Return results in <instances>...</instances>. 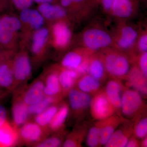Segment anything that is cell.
Listing matches in <instances>:
<instances>
[{
    "label": "cell",
    "mask_w": 147,
    "mask_h": 147,
    "mask_svg": "<svg viewBox=\"0 0 147 147\" xmlns=\"http://www.w3.org/2000/svg\"><path fill=\"white\" fill-rule=\"evenodd\" d=\"M106 72L116 78L128 76L130 71V63L125 54L116 50H107L101 55Z\"/></svg>",
    "instance_id": "cell-1"
},
{
    "label": "cell",
    "mask_w": 147,
    "mask_h": 147,
    "mask_svg": "<svg viewBox=\"0 0 147 147\" xmlns=\"http://www.w3.org/2000/svg\"><path fill=\"white\" fill-rule=\"evenodd\" d=\"M82 41L87 50L95 51L106 48L113 42L112 37L102 29L93 28L84 32Z\"/></svg>",
    "instance_id": "cell-2"
},
{
    "label": "cell",
    "mask_w": 147,
    "mask_h": 147,
    "mask_svg": "<svg viewBox=\"0 0 147 147\" xmlns=\"http://www.w3.org/2000/svg\"><path fill=\"white\" fill-rule=\"evenodd\" d=\"M90 109L93 118L97 121L102 120L114 115L116 112V108L104 91L98 93L92 98Z\"/></svg>",
    "instance_id": "cell-3"
},
{
    "label": "cell",
    "mask_w": 147,
    "mask_h": 147,
    "mask_svg": "<svg viewBox=\"0 0 147 147\" xmlns=\"http://www.w3.org/2000/svg\"><path fill=\"white\" fill-rule=\"evenodd\" d=\"M18 130L19 139L26 145L34 146L45 139L48 132L47 129L29 121Z\"/></svg>",
    "instance_id": "cell-4"
},
{
    "label": "cell",
    "mask_w": 147,
    "mask_h": 147,
    "mask_svg": "<svg viewBox=\"0 0 147 147\" xmlns=\"http://www.w3.org/2000/svg\"><path fill=\"white\" fill-rule=\"evenodd\" d=\"M142 98L136 90H127L121 96V109L124 115L131 117L139 112L143 105Z\"/></svg>",
    "instance_id": "cell-5"
},
{
    "label": "cell",
    "mask_w": 147,
    "mask_h": 147,
    "mask_svg": "<svg viewBox=\"0 0 147 147\" xmlns=\"http://www.w3.org/2000/svg\"><path fill=\"white\" fill-rule=\"evenodd\" d=\"M15 88L30 78L32 74V66L28 56L26 53L18 55L12 62Z\"/></svg>",
    "instance_id": "cell-6"
},
{
    "label": "cell",
    "mask_w": 147,
    "mask_h": 147,
    "mask_svg": "<svg viewBox=\"0 0 147 147\" xmlns=\"http://www.w3.org/2000/svg\"><path fill=\"white\" fill-rule=\"evenodd\" d=\"M21 27V21L16 17L9 16L3 17L0 22V43L5 45L10 43Z\"/></svg>",
    "instance_id": "cell-7"
},
{
    "label": "cell",
    "mask_w": 147,
    "mask_h": 147,
    "mask_svg": "<svg viewBox=\"0 0 147 147\" xmlns=\"http://www.w3.org/2000/svg\"><path fill=\"white\" fill-rule=\"evenodd\" d=\"M67 94L69 105L75 113H80L90 106L92 98L88 94L73 88Z\"/></svg>",
    "instance_id": "cell-8"
},
{
    "label": "cell",
    "mask_w": 147,
    "mask_h": 147,
    "mask_svg": "<svg viewBox=\"0 0 147 147\" xmlns=\"http://www.w3.org/2000/svg\"><path fill=\"white\" fill-rule=\"evenodd\" d=\"M43 81L37 80L28 88L21 98L27 105L30 106L38 103L45 96Z\"/></svg>",
    "instance_id": "cell-9"
},
{
    "label": "cell",
    "mask_w": 147,
    "mask_h": 147,
    "mask_svg": "<svg viewBox=\"0 0 147 147\" xmlns=\"http://www.w3.org/2000/svg\"><path fill=\"white\" fill-rule=\"evenodd\" d=\"M13 125L16 128L21 127L28 120L30 115L28 105L23 101L21 96L14 100L12 107Z\"/></svg>",
    "instance_id": "cell-10"
},
{
    "label": "cell",
    "mask_w": 147,
    "mask_h": 147,
    "mask_svg": "<svg viewBox=\"0 0 147 147\" xmlns=\"http://www.w3.org/2000/svg\"><path fill=\"white\" fill-rule=\"evenodd\" d=\"M138 37V32L134 28L125 26L122 27L116 38V45L120 49L127 50L134 45Z\"/></svg>",
    "instance_id": "cell-11"
},
{
    "label": "cell",
    "mask_w": 147,
    "mask_h": 147,
    "mask_svg": "<svg viewBox=\"0 0 147 147\" xmlns=\"http://www.w3.org/2000/svg\"><path fill=\"white\" fill-rule=\"evenodd\" d=\"M121 119L113 115L108 118L99 121L100 129V144L105 146L112 134L120 125Z\"/></svg>",
    "instance_id": "cell-12"
},
{
    "label": "cell",
    "mask_w": 147,
    "mask_h": 147,
    "mask_svg": "<svg viewBox=\"0 0 147 147\" xmlns=\"http://www.w3.org/2000/svg\"><path fill=\"white\" fill-rule=\"evenodd\" d=\"M19 140L18 129L8 121L0 127V147L14 146Z\"/></svg>",
    "instance_id": "cell-13"
},
{
    "label": "cell",
    "mask_w": 147,
    "mask_h": 147,
    "mask_svg": "<svg viewBox=\"0 0 147 147\" xmlns=\"http://www.w3.org/2000/svg\"><path fill=\"white\" fill-rule=\"evenodd\" d=\"M54 42L57 47L63 48L70 42L71 33L67 25L63 22H58L53 27Z\"/></svg>",
    "instance_id": "cell-14"
},
{
    "label": "cell",
    "mask_w": 147,
    "mask_h": 147,
    "mask_svg": "<svg viewBox=\"0 0 147 147\" xmlns=\"http://www.w3.org/2000/svg\"><path fill=\"white\" fill-rule=\"evenodd\" d=\"M116 129L105 145L106 147H125L132 131V126L127 125L126 127Z\"/></svg>",
    "instance_id": "cell-15"
},
{
    "label": "cell",
    "mask_w": 147,
    "mask_h": 147,
    "mask_svg": "<svg viewBox=\"0 0 147 147\" xmlns=\"http://www.w3.org/2000/svg\"><path fill=\"white\" fill-rule=\"evenodd\" d=\"M15 88V80L12 62H5L0 64V88L12 90Z\"/></svg>",
    "instance_id": "cell-16"
},
{
    "label": "cell",
    "mask_w": 147,
    "mask_h": 147,
    "mask_svg": "<svg viewBox=\"0 0 147 147\" xmlns=\"http://www.w3.org/2000/svg\"><path fill=\"white\" fill-rule=\"evenodd\" d=\"M21 21L28 24L32 28L38 30L42 28L44 18L38 11L30 8L21 10L20 15Z\"/></svg>",
    "instance_id": "cell-17"
},
{
    "label": "cell",
    "mask_w": 147,
    "mask_h": 147,
    "mask_svg": "<svg viewBox=\"0 0 147 147\" xmlns=\"http://www.w3.org/2000/svg\"><path fill=\"white\" fill-rule=\"evenodd\" d=\"M58 73L62 93H67L76 84L79 75L74 69L65 68Z\"/></svg>",
    "instance_id": "cell-18"
},
{
    "label": "cell",
    "mask_w": 147,
    "mask_h": 147,
    "mask_svg": "<svg viewBox=\"0 0 147 147\" xmlns=\"http://www.w3.org/2000/svg\"><path fill=\"white\" fill-rule=\"evenodd\" d=\"M43 82L45 96H61V94L62 91L57 72L49 74Z\"/></svg>",
    "instance_id": "cell-19"
},
{
    "label": "cell",
    "mask_w": 147,
    "mask_h": 147,
    "mask_svg": "<svg viewBox=\"0 0 147 147\" xmlns=\"http://www.w3.org/2000/svg\"><path fill=\"white\" fill-rule=\"evenodd\" d=\"M121 87L116 80L109 81L105 87V93L116 110L121 109Z\"/></svg>",
    "instance_id": "cell-20"
},
{
    "label": "cell",
    "mask_w": 147,
    "mask_h": 147,
    "mask_svg": "<svg viewBox=\"0 0 147 147\" xmlns=\"http://www.w3.org/2000/svg\"><path fill=\"white\" fill-rule=\"evenodd\" d=\"M38 11L44 18L49 20H55L63 18L66 15L65 10L62 7L54 5L50 3L40 4Z\"/></svg>",
    "instance_id": "cell-21"
},
{
    "label": "cell",
    "mask_w": 147,
    "mask_h": 147,
    "mask_svg": "<svg viewBox=\"0 0 147 147\" xmlns=\"http://www.w3.org/2000/svg\"><path fill=\"white\" fill-rule=\"evenodd\" d=\"M111 10L113 15L121 18H129L134 11L130 0H114Z\"/></svg>",
    "instance_id": "cell-22"
},
{
    "label": "cell",
    "mask_w": 147,
    "mask_h": 147,
    "mask_svg": "<svg viewBox=\"0 0 147 147\" xmlns=\"http://www.w3.org/2000/svg\"><path fill=\"white\" fill-rule=\"evenodd\" d=\"M128 76L129 84L136 90L144 94H146V81L140 69H134L129 71Z\"/></svg>",
    "instance_id": "cell-23"
},
{
    "label": "cell",
    "mask_w": 147,
    "mask_h": 147,
    "mask_svg": "<svg viewBox=\"0 0 147 147\" xmlns=\"http://www.w3.org/2000/svg\"><path fill=\"white\" fill-rule=\"evenodd\" d=\"M69 113V107L66 103H64L59 109L49 124V129L51 131H59L63 127Z\"/></svg>",
    "instance_id": "cell-24"
},
{
    "label": "cell",
    "mask_w": 147,
    "mask_h": 147,
    "mask_svg": "<svg viewBox=\"0 0 147 147\" xmlns=\"http://www.w3.org/2000/svg\"><path fill=\"white\" fill-rule=\"evenodd\" d=\"M106 72L101 56H90L88 73L98 81L103 79Z\"/></svg>",
    "instance_id": "cell-25"
},
{
    "label": "cell",
    "mask_w": 147,
    "mask_h": 147,
    "mask_svg": "<svg viewBox=\"0 0 147 147\" xmlns=\"http://www.w3.org/2000/svg\"><path fill=\"white\" fill-rule=\"evenodd\" d=\"M79 90L84 92L94 93L96 92L100 87V81L90 74H85L79 79L77 83Z\"/></svg>",
    "instance_id": "cell-26"
},
{
    "label": "cell",
    "mask_w": 147,
    "mask_h": 147,
    "mask_svg": "<svg viewBox=\"0 0 147 147\" xmlns=\"http://www.w3.org/2000/svg\"><path fill=\"white\" fill-rule=\"evenodd\" d=\"M49 36V31L45 28L37 30L33 38L32 52L34 55H39L43 49L47 38Z\"/></svg>",
    "instance_id": "cell-27"
},
{
    "label": "cell",
    "mask_w": 147,
    "mask_h": 147,
    "mask_svg": "<svg viewBox=\"0 0 147 147\" xmlns=\"http://www.w3.org/2000/svg\"><path fill=\"white\" fill-rule=\"evenodd\" d=\"M61 96H45L38 103L28 106L30 115L36 116L42 113L51 105L57 104Z\"/></svg>",
    "instance_id": "cell-28"
},
{
    "label": "cell",
    "mask_w": 147,
    "mask_h": 147,
    "mask_svg": "<svg viewBox=\"0 0 147 147\" xmlns=\"http://www.w3.org/2000/svg\"><path fill=\"white\" fill-rule=\"evenodd\" d=\"M89 56H84L79 51H71L64 57L61 64L64 68L75 69Z\"/></svg>",
    "instance_id": "cell-29"
},
{
    "label": "cell",
    "mask_w": 147,
    "mask_h": 147,
    "mask_svg": "<svg viewBox=\"0 0 147 147\" xmlns=\"http://www.w3.org/2000/svg\"><path fill=\"white\" fill-rule=\"evenodd\" d=\"M59 108L57 104L51 105L42 113L35 116V122L42 127L48 129L49 124Z\"/></svg>",
    "instance_id": "cell-30"
},
{
    "label": "cell",
    "mask_w": 147,
    "mask_h": 147,
    "mask_svg": "<svg viewBox=\"0 0 147 147\" xmlns=\"http://www.w3.org/2000/svg\"><path fill=\"white\" fill-rule=\"evenodd\" d=\"M100 129L99 121L90 129L87 137V145L90 147H96L100 144Z\"/></svg>",
    "instance_id": "cell-31"
},
{
    "label": "cell",
    "mask_w": 147,
    "mask_h": 147,
    "mask_svg": "<svg viewBox=\"0 0 147 147\" xmlns=\"http://www.w3.org/2000/svg\"><path fill=\"white\" fill-rule=\"evenodd\" d=\"M80 132L79 131H76L70 134L68 138L64 142L63 147L80 146L84 136V132H82V134L80 133Z\"/></svg>",
    "instance_id": "cell-32"
},
{
    "label": "cell",
    "mask_w": 147,
    "mask_h": 147,
    "mask_svg": "<svg viewBox=\"0 0 147 147\" xmlns=\"http://www.w3.org/2000/svg\"><path fill=\"white\" fill-rule=\"evenodd\" d=\"M63 143V139L60 136H53L46 138L34 145L37 147H57Z\"/></svg>",
    "instance_id": "cell-33"
},
{
    "label": "cell",
    "mask_w": 147,
    "mask_h": 147,
    "mask_svg": "<svg viewBox=\"0 0 147 147\" xmlns=\"http://www.w3.org/2000/svg\"><path fill=\"white\" fill-rule=\"evenodd\" d=\"M134 133L136 137L139 139H143L147 137V119L146 117L142 119L137 123L134 129Z\"/></svg>",
    "instance_id": "cell-34"
},
{
    "label": "cell",
    "mask_w": 147,
    "mask_h": 147,
    "mask_svg": "<svg viewBox=\"0 0 147 147\" xmlns=\"http://www.w3.org/2000/svg\"><path fill=\"white\" fill-rule=\"evenodd\" d=\"M90 57V56L86 58L82 63L80 64V65L76 69H74L77 72L79 76H83L88 73Z\"/></svg>",
    "instance_id": "cell-35"
},
{
    "label": "cell",
    "mask_w": 147,
    "mask_h": 147,
    "mask_svg": "<svg viewBox=\"0 0 147 147\" xmlns=\"http://www.w3.org/2000/svg\"><path fill=\"white\" fill-rule=\"evenodd\" d=\"M139 66L140 70L145 77L147 76V53H142L139 58Z\"/></svg>",
    "instance_id": "cell-36"
},
{
    "label": "cell",
    "mask_w": 147,
    "mask_h": 147,
    "mask_svg": "<svg viewBox=\"0 0 147 147\" xmlns=\"http://www.w3.org/2000/svg\"><path fill=\"white\" fill-rule=\"evenodd\" d=\"M14 4L18 9L22 10L30 8L33 0H13Z\"/></svg>",
    "instance_id": "cell-37"
},
{
    "label": "cell",
    "mask_w": 147,
    "mask_h": 147,
    "mask_svg": "<svg viewBox=\"0 0 147 147\" xmlns=\"http://www.w3.org/2000/svg\"><path fill=\"white\" fill-rule=\"evenodd\" d=\"M138 47L139 51L142 53L147 52V34L144 33L139 37L138 40Z\"/></svg>",
    "instance_id": "cell-38"
},
{
    "label": "cell",
    "mask_w": 147,
    "mask_h": 147,
    "mask_svg": "<svg viewBox=\"0 0 147 147\" xmlns=\"http://www.w3.org/2000/svg\"><path fill=\"white\" fill-rule=\"evenodd\" d=\"M7 113L4 106L0 104V127L7 121Z\"/></svg>",
    "instance_id": "cell-39"
},
{
    "label": "cell",
    "mask_w": 147,
    "mask_h": 147,
    "mask_svg": "<svg viewBox=\"0 0 147 147\" xmlns=\"http://www.w3.org/2000/svg\"><path fill=\"white\" fill-rule=\"evenodd\" d=\"M140 143L137 139L134 138H131L129 139L125 147H137L140 146Z\"/></svg>",
    "instance_id": "cell-40"
},
{
    "label": "cell",
    "mask_w": 147,
    "mask_h": 147,
    "mask_svg": "<svg viewBox=\"0 0 147 147\" xmlns=\"http://www.w3.org/2000/svg\"><path fill=\"white\" fill-rule=\"evenodd\" d=\"M103 7L106 11L111 10L114 0H102Z\"/></svg>",
    "instance_id": "cell-41"
},
{
    "label": "cell",
    "mask_w": 147,
    "mask_h": 147,
    "mask_svg": "<svg viewBox=\"0 0 147 147\" xmlns=\"http://www.w3.org/2000/svg\"><path fill=\"white\" fill-rule=\"evenodd\" d=\"M53 0H33L35 2L38 3H50L53 1Z\"/></svg>",
    "instance_id": "cell-42"
},
{
    "label": "cell",
    "mask_w": 147,
    "mask_h": 147,
    "mask_svg": "<svg viewBox=\"0 0 147 147\" xmlns=\"http://www.w3.org/2000/svg\"><path fill=\"white\" fill-rule=\"evenodd\" d=\"M141 146L142 147H147V137H145L143 139L142 141V144H141Z\"/></svg>",
    "instance_id": "cell-43"
},
{
    "label": "cell",
    "mask_w": 147,
    "mask_h": 147,
    "mask_svg": "<svg viewBox=\"0 0 147 147\" xmlns=\"http://www.w3.org/2000/svg\"><path fill=\"white\" fill-rule=\"evenodd\" d=\"M70 1H71V4L72 3L75 2V3H79L80 2L82 1L83 0H70Z\"/></svg>",
    "instance_id": "cell-44"
},
{
    "label": "cell",
    "mask_w": 147,
    "mask_h": 147,
    "mask_svg": "<svg viewBox=\"0 0 147 147\" xmlns=\"http://www.w3.org/2000/svg\"><path fill=\"white\" fill-rule=\"evenodd\" d=\"M3 96V93L0 90V99H1V97H2Z\"/></svg>",
    "instance_id": "cell-45"
},
{
    "label": "cell",
    "mask_w": 147,
    "mask_h": 147,
    "mask_svg": "<svg viewBox=\"0 0 147 147\" xmlns=\"http://www.w3.org/2000/svg\"><path fill=\"white\" fill-rule=\"evenodd\" d=\"M0 22H1V19H0Z\"/></svg>",
    "instance_id": "cell-46"
},
{
    "label": "cell",
    "mask_w": 147,
    "mask_h": 147,
    "mask_svg": "<svg viewBox=\"0 0 147 147\" xmlns=\"http://www.w3.org/2000/svg\"></svg>",
    "instance_id": "cell-47"
}]
</instances>
